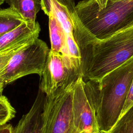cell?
I'll return each mask as SVG.
<instances>
[{"label":"cell","mask_w":133,"mask_h":133,"mask_svg":"<svg viewBox=\"0 0 133 133\" xmlns=\"http://www.w3.org/2000/svg\"><path fill=\"white\" fill-rule=\"evenodd\" d=\"M32 41L33 40L22 42L0 51V73L7 65L12 56L25 44Z\"/></svg>","instance_id":"cell-17"},{"label":"cell","mask_w":133,"mask_h":133,"mask_svg":"<svg viewBox=\"0 0 133 133\" xmlns=\"http://www.w3.org/2000/svg\"><path fill=\"white\" fill-rule=\"evenodd\" d=\"M24 21L21 16L10 7L0 9V36L15 29Z\"/></svg>","instance_id":"cell-13"},{"label":"cell","mask_w":133,"mask_h":133,"mask_svg":"<svg viewBox=\"0 0 133 133\" xmlns=\"http://www.w3.org/2000/svg\"><path fill=\"white\" fill-rule=\"evenodd\" d=\"M45 95L39 89L29 112L22 116L12 133H42Z\"/></svg>","instance_id":"cell-9"},{"label":"cell","mask_w":133,"mask_h":133,"mask_svg":"<svg viewBox=\"0 0 133 133\" xmlns=\"http://www.w3.org/2000/svg\"><path fill=\"white\" fill-rule=\"evenodd\" d=\"M73 84L50 96H45L42 133H78L72 113Z\"/></svg>","instance_id":"cell-5"},{"label":"cell","mask_w":133,"mask_h":133,"mask_svg":"<svg viewBox=\"0 0 133 133\" xmlns=\"http://www.w3.org/2000/svg\"><path fill=\"white\" fill-rule=\"evenodd\" d=\"M12 127L9 124L0 125V133H12Z\"/></svg>","instance_id":"cell-19"},{"label":"cell","mask_w":133,"mask_h":133,"mask_svg":"<svg viewBox=\"0 0 133 133\" xmlns=\"http://www.w3.org/2000/svg\"><path fill=\"white\" fill-rule=\"evenodd\" d=\"M132 104H133V79L130 87V89L129 90L127 99L126 100V102L125 103L123 110L122 111V112L120 116L123 115Z\"/></svg>","instance_id":"cell-18"},{"label":"cell","mask_w":133,"mask_h":133,"mask_svg":"<svg viewBox=\"0 0 133 133\" xmlns=\"http://www.w3.org/2000/svg\"><path fill=\"white\" fill-rule=\"evenodd\" d=\"M15 109L7 98L3 95L0 96V125L7 124L15 117Z\"/></svg>","instance_id":"cell-16"},{"label":"cell","mask_w":133,"mask_h":133,"mask_svg":"<svg viewBox=\"0 0 133 133\" xmlns=\"http://www.w3.org/2000/svg\"><path fill=\"white\" fill-rule=\"evenodd\" d=\"M41 9L48 17L57 18L66 33H73L78 20L74 0H41Z\"/></svg>","instance_id":"cell-8"},{"label":"cell","mask_w":133,"mask_h":133,"mask_svg":"<svg viewBox=\"0 0 133 133\" xmlns=\"http://www.w3.org/2000/svg\"><path fill=\"white\" fill-rule=\"evenodd\" d=\"M75 10L83 25L99 39L122 30L133 21V0H110L103 9L94 0H83Z\"/></svg>","instance_id":"cell-3"},{"label":"cell","mask_w":133,"mask_h":133,"mask_svg":"<svg viewBox=\"0 0 133 133\" xmlns=\"http://www.w3.org/2000/svg\"><path fill=\"white\" fill-rule=\"evenodd\" d=\"M91 133H102L100 131H97V132H91Z\"/></svg>","instance_id":"cell-23"},{"label":"cell","mask_w":133,"mask_h":133,"mask_svg":"<svg viewBox=\"0 0 133 133\" xmlns=\"http://www.w3.org/2000/svg\"><path fill=\"white\" fill-rule=\"evenodd\" d=\"M50 49L38 38L17 51L0 73V96L7 85L24 76L37 74L41 77Z\"/></svg>","instance_id":"cell-4"},{"label":"cell","mask_w":133,"mask_h":133,"mask_svg":"<svg viewBox=\"0 0 133 133\" xmlns=\"http://www.w3.org/2000/svg\"><path fill=\"white\" fill-rule=\"evenodd\" d=\"M61 54L69 58L74 66L80 72L82 75L81 54L73 33H66V44L61 50Z\"/></svg>","instance_id":"cell-14"},{"label":"cell","mask_w":133,"mask_h":133,"mask_svg":"<svg viewBox=\"0 0 133 133\" xmlns=\"http://www.w3.org/2000/svg\"><path fill=\"white\" fill-rule=\"evenodd\" d=\"M6 1V0H0V5H1L2 4L4 3V2H5Z\"/></svg>","instance_id":"cell-22"},{"label":"cell","mask_w":133,"mask_h":133,"mask_svg":"<svg viewBox=\"0 0 133 133\" xmlns=\"http://www.w3.org/2000/svg\"><path fill=\"white\" fill-rule=\"evenodd\" d=\"M81 76V73L69 57L50 50L41 76L39 89L46 96H50L66 89Z\"/></svg>","instance_id":"cell-6"},{"label":"cell","mask_w":133,"mask_h":133,"mask_svg":"<svg viewBox=\"0 0 133 133\" xmlns=\"http://www.w3.org/2000/svg\"><path fill=\"white\" fill-rule=\"evenodd\" d=\"M132 79L133 58L99 82L84 81L85 91L94 110L100 132H109L119 118Z\"/></svg>","instance_id":"cell-1"},{"label":"cell","mask_w":133,"mask_h":133,"mask_svg":"<svg viewBox=\"0 0 133 133\" xmlns=\"http://www.w3.org/2000/svg\"><path fill=\"white\" fill-rule=\"evenodd\" d=\"M5 2L25 21L36 22V15L41 8V0H6Z\"/></svg>","instance_id":"cell-11"},{"label":"cell","mask_w":133,"mask_h":133,"mask_svg":"<svg viewBox=\"0 0 133 133\" xmlns=\"http://www.w3.org/2000/svg\"><path fill=\"white\" fill-rule=\"evenodd\" d=\"M84 81L81 76L73 86L72 113L75 127L78 133L99 131L94 110L84 89Z\"/></svg>","instance_id":"cell-7"},{"label":"cell","mask_w":133,"mask_h":133,"mask_svg":"<svg viewBox=\"0 0 133 133\" xmlns=\"http://www.w3.org/2000/svg\"><path fill=\"white\" fill-rule=\"evenodd\" d=\"M82 75L99 82L133 58V28L102 39L95 38L81 48Z\"/></svg>","instance_id":"cell-2"},{"label":"cell","mask_w":133,"mask_h":133,"mask_svg":"<svg viewBox=\"0 0 133 133\" xmlns=\"http://www.w3.org/2000/svg\"><path fill=\"white\" fill-rule=\"evenodd\" d=\"M108 133H133V104L120 116Z\"/></svg>","instance_id":"cell-15"},{"label":"cell","mask_w":133,"mask_h":133,"mask_svg":"<svg viewBox=\"0 0 133 133\" xmlns=\"http://www.w3.org/2000/svg\"><path fill=\"white\" fill-rule=\"evenodd\" d=\"M49 17V31L52 52L61 54L66 44L65 33L63 26L57 18L53 16Z\"/></svg>","instance_id":"cell-12"},{"label":"cell","mask_w":133,"mask_h":133,"mask_svg":"<svg viewBox=\"0 0 133 133\" xmlns=\"http://www.w3.org/2000/svg\"><path fill=\"white\" fill-rule=\"evenodd\" d=\"M41 28L39 23L24 21L19 25L0 36V51L22 42L38 37Z\"/></svg>","instance_id":"cell-10"},{"label":"cell","mask_w":133,"mask_h":133,"mask_svg":"<svg viewBox=\"0 0 133 133\" xmlns=\"http://www.w3.org/2000/svg\"><path fill=\"white\" fill-rule=\"evenodd\" d=\"M130 28H133V21L132 22H131L130 24H129L128 25H127L125 28H124L122 30L120 31H124V30H127L128 29H130Z\"/></svg>","instance_id":"cell-21"},{"label":"cell","mask_w":133,"mask_h":133,"mask_svg":"<svg viewBox=\"0 0 133 133\" xmlns=\"http://www.w3.org/2000/svg\"><path fill=\"white\" fill-rule=\"evenodd\" d=\"M94 1L96 2V3H97L100 9H103L106 7L108 2L110 0H94Z\"/></svg>","instance_id":"cell-20"}]
</instances>
